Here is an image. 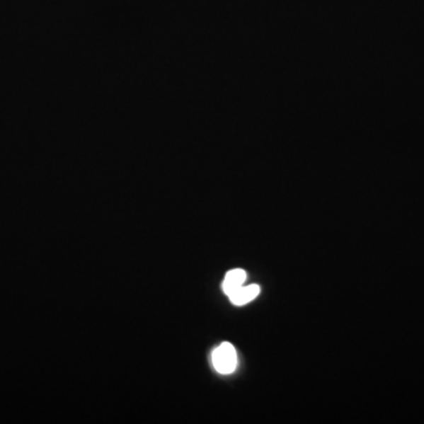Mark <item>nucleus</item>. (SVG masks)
Returning a JSON list of instances; mask_svg holds the SVG:
<instances>
[{"label":"nucleus","instance_id":"nucleus-3","mask_svg":"<svg viewBox=\"0 0 424 424\" xmlns=\"http://www.w3.org/2000/svg\"><path fill=\"white\" fill-rule=\"evenodd\" d=\"M246 280V273L242 269H234V270L229 271L228 274L225 275L224 281L222 284L223 291L229 296L239 287H242Z\"/></svg>","mask_w":424,"mask_h":424},{"label":"nucleus","instance_id":"nucleus-1","mask_svg":"<svg viewBox=\"0 0 424 424\" xmlns=\"http://www.w3.org/2000/svg\"><path fill=\"white\" fill-rule=\"evenodd\" d=\"M212 362L214 368L221 374H231L237 367V354L232 344L225 342L214 351Z\"/></svg>","mask_w":424,"mask_h":424},{"label":"nucleus","instance_id":"nucleus-2","mask_svg":"<svg viewBox=\"0 0 424 424\" xmlns=\"http://www.w3.org/2000/svg\"><path fill=\"white\" fill-rule=\"evenodd\" d=\"M260 287L257 284H251V285H246V287L242 285L237 290L234 291L232 294H229V298H230L232 304L241 306V305H246L253 301L260 294Z\"/></svg>","mask_w":424,"mask_h":424}]
</instances>
